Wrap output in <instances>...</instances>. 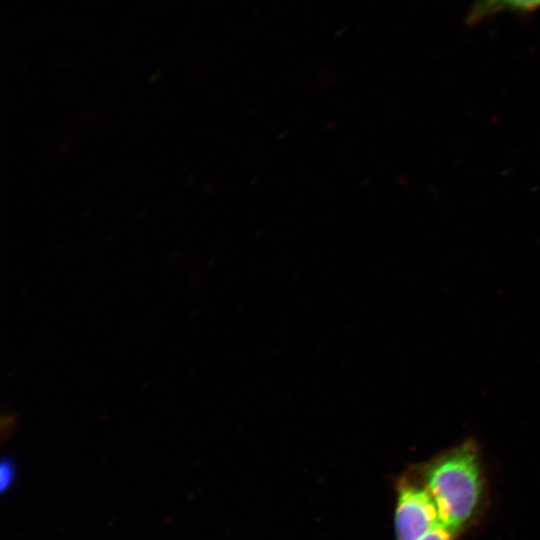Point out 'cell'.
<instances>
[{"mask_svg":"<svg viewBox=\"0 0 540 540\" xmlns=\"http://www.w3.org/2000/svg\"><path fill=\"white\" fill-rule=\"evenodd\" d=\"M422 479L435 502L440 523L454 534L476 518L483 503L484 478L479 451L472 441L427 463Z\"/></svg>","mask_w":540,"mask_h":540,"instance_id":"obj_1","label":"cell"},{"mask_svg":"<svg viewBox=\"0 0 540 540\" xmlns=\"http://www.w3.org/2000/svg\"><path fill=\"white\" fill-rule=\"evenodd\" d=\"M438 524L437 507L425 486L400 480L394 516L396 540H416Z\"/></svg>","mask_w":540,"mask_h":540,"instance_id":"obj_2","label":"cell"},{"mask_svg":"<svg viewBox=\"0 0 540 540\" xmlns=\"http://www.w3.org/2000/svg\"><path fill=\"white\" fill-rule=\"evenodd\" d=\"M16 468L10 459H4L1 462V490L4 492L11 486L15 479Z\"/></svg>","mask_w":540,"mask_h":540,"instance_id":"obj_3","label":"cell"},{"mask_svg":"<svg viewBox=\"0 0 540 540\" xmlns=\"http://www.w3.org/2000/svg\"><path fill=\"white\" fill-rule=\"evenodd\" d=\"M455 535L442 524H438L416 540H454Z\"/></svg>","mask_w":540,"mask_h":540,"instance_id":"obj_4","label":"cell"}]
</instances>
